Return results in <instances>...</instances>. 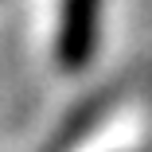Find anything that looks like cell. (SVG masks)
Wrapping results in <instances>:
<instances>
[{
	"mask_svg": "<svg viewBox=\"0 0 152 152\" xmlns=\"http://www.w3.org/2000/svg\"><path fill=\"white\" fill-rule=\"evenodd\" d=\"M98 23H102V0H63L58 8V63L78 70L90 63L98 47Z\"/></svg>",
	"mask_w": 152,
	"mask_h": 152,
	"instance_id": "cell-1",
	"label": "cell"
}]
</instances>
